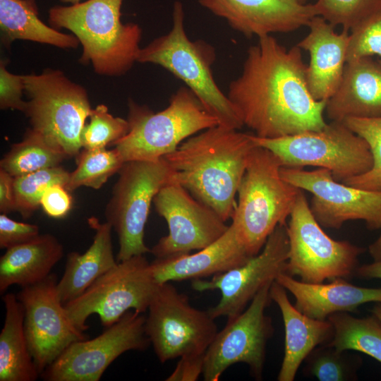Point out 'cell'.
<instances>
[{
	"instance_id": "34",
	"label": "cell",
	"mask_w": 381,
	"mask_h": 381,
	"mask_svg": "<svg viewBox=\"0 0 381 381\" xmlns=\"http://www.w3.org/2000/svg\"><path fill=\"white\" fill-rule=\"evenodd\" d=\"M343 121L368 143L373 157V166L367 172L342 183L364 190H381V117H349Z\"/></svg>"
},
{
	"instance_id": "41",
	"label": "cell",
	"mask_w": 381,
	"mask_h": 381,
	"mask_svg": "<svg viewBox=\"0 0 381 381\" xmlns=\"http://www.w3.org/2000/svg\"><path fill=\"white\" fill-rule=\"evenodd\" d=\"M205 354L186 356L179 358V361L174 370L167 377L166 380H197L203 373Z\"/></svg>"
},
{
	"instance_id": "5",
	"label": "cell",
	"mask_w": 381,
	"mask_h": 381,
	"mask_svg": "<svg viewBox=\"0 0 381 381\" xmlns=\"http://www.w3.org/2000/svg\"><path fill=\"white\" fill-rule=\"evenodd\" d=\"M183 4L176 1L172 11V27L140 49L137 62L159 65L181 80L215 116L219 125L241 129L243 123L226 95L217 85L212 71L214 49L202 41L190 40L185 30Z\"/></svg>"
},
{
	"instance_id": "15",
	"label": "cell",
	"mask_w": 381,
	"mask_h": 381,
	"mask_svg": "<svg viewBox=\"0 0 381 381\" xmlns=\"http://www.w3.org/2000/svg\"><path fill=\"white\" fill-rule=\"evenodd\" d=\"M282 177L313 195L310 209L325 228L339 229L351 220H363L371 230L381 226V190L358 188L337 181L327 169L308 171L282 167Z\"/></svg>"
},
{
	"instance_id": "31",
	"label": "cell",
	"mask_w": 381,
	"mask_h": 381,
	"mask_svg": "<svg viewBox=\"0 0 381 381\" xmlns=\"http://www.w3.org/2000/svg\"><path fill=\"white\" fill-rule=\"evenodd\" d=\"M76 160L77 167L70 173L66 186L70 192L81 186L99 189L124 164L116 148L111 150L83 149L77 155Z\"/></svg>"
},
{
	"instance_id": "35",
	"label": "cell",
	"mask_w": 381,
	"mask_h": 381,
	"mask_svg": "<svg viewBox=\"0 0 381 381\" xmlns=\"http://www.w3.org/2000/svg\"><path fill=\"white\" fill-rule=\"evenodd\" d=\"M90 121L85 124L81 133L83 149L94 150L106 148L123 137L129 131L127 119L111 114L104 104H99L92 109Z\"/></svg>"
},
{
	"instance_id": "7",
	"label": "cell",
	"mask_w": 381,
	"mask_h": 381,
	"mask_svg": "<svg viewBox=\"0 0 381 381\" xmlns=\"http://www.w3.org/2000/svg\"><path fill=\"white\" fill-rule=\"evenodd\" d=\"M28 97L23 113L31 128L66 157H77L83 148L81 133L92 108L88 95L59 70L24 75Z\"/></svg>"
},
{
	"instance_id": "45",
	"label": "cell",
	"mask_w": 381,
	"mask_h": 381,
	"mask_svg": "<svg viewBox=\"0 0 381 381\" xmlns=\"http://www.w3.org/2000/svg\"><path fill=\"white\" fill-rule=\"evenodd\" d=\"M370 312L381 324V303H377V304L373 307Z\"/></svg>"
},
{
	"instance_id": "6",
	"label": "cell",
	"mask_w": 381,
	"mask_h": 381,
	"mask_svg": "<svg viewBox=\"0 0 381 381\" xmlns=\"http://www.w3.org/2000/svg\"><path fill=\"white\" fill-rule=\"evenodd\" d=\"M128 133L114 143L124 162L157 161L173 152L187 138L219 125L187 87L172 95L169 106L154 113L147 107L128 101Z\"/></svg>"
},
{
	"instance_id": "39",
	"label": "cell",
	"mask_w": 381,
	"mask_h": 381,
	"mask_svg": "<svg viewBox=\"0 0 381 381\" xmlns=\"http://www.w3.org/2000/svg\"><path fill=\"white\" fill-rule=\"evenodd\" d=\"M40 235L36 224L17 222L0 214V248L8 249L28 242Z\"/></svg>"
},
{
	"instance_id": "25",
	"label": "cell",
	"mask_w": 381,
	"mask_h": 381,
	"mask_svg": "<svg viewBox=\"0 0 381 381\" xmlns=\"http://www.w3.org/2000/svg\"><path fill=\"white\" fill-rule=\"evenodd\" d=\"M95 231L93 241L83 253L71 252L67 255L64 274L56 289L65 304L80 296L98 278L117 263L113 252L111 226L95 217L87 219Z\"/></svg>"
},
{
	"instance_id": "21",
	"label": "cell",
	"mask_w": 381,
	"mask_h": 381,
	"mask_svg": "<svg viewBox=\"0 0 381 381\" xmlns=\"http://www.w3.org/2000/svg\"><path fill=\"white\" fill-rule=\"evenodd\" d=\"M251 257L231 224L219 239L198 252L155 258L150 266L156 281L161 284L221 274L243 265Z\"/></svg>"
},
{
	"instance_id": "2",
	"label": "cell",
	"mask_w": 381,
	"mask_h": 381,
	"mask_svg": "<svg viewBox=\"0 0 381 381\" xmlns=\"http://www.w3.org/2000/svg\"><path fill=\"white\" fill-rule=\"evenodd\" d=\"M252 135L217 125L187 138L163 157L173 171V181L226 222L257 145Z\"/></svg>"
},
{
	"instance_id": "40",
	"label": "cell",
	"mask_w": 381,
	"mask_h": 381,
	"mask_svg": "<svg viewBox=\"0 0 381 381\" xmlns=\"http://www.w3.org/2000/svg\"><path fill=\"white\" fill-rule=\"evenodd\" d=\"M69 190L61 184H54L44 193L40 205L44 212L53 218H62L71 210L72 197Z\"/></svg>"
},
{
	"instance_id": "16",
	"label": "cell",
	"mask_w": 381,
	"mask_h": 381,
	"mask_svg": "<svg viewBox=\"0 0 381 381\" xmlns=\"http://www.w3.org/2000/svg\"><path fill=\"white\" fill-rule=\"evenodd\" d=\"M289 251L286 224H279L258 255L242 265L212 276L210 280L193 279L192 287L198 291L219 290L221 298L208 309L209 313L214 319L234 318L248 306L265 285L285 273Z\"/></svg>"
},
{
	"instance_id": "42",
	"label": "cell",
	"mask_w": 381,
	"mask_h": 381,
	"mask_svg": "<svg viewBox=\"0 0 381 381\" xmlns=\"http://www.w3.org/2000/svg\"><path fill=\"white\" fill-rule=\"evenodd\" d=\"M13 181V176L0 169L1 213L8 214L16 210Z\"/></svg>"
},
{
	"instance_id": "11",
	"label": "cell",
	"mask_w": 381,
	"mask_h": 381,
	"mask_svg": "<svg viewBox=\"0 0 381 381\" xmlns=\"http://www.w3.org/2000/svg\"><path fill=\"white\" fill-rule=\"evenodd\" d=\"M159 285L145 255H135L119 262L64 306L80 331L89 327L86 321L92 314L107 328L129 310L147 311Z\"/></svg>"
},
{
	"instance_id": "8",
	"label": "cell",
	"mask_w": 381,
	"mask_h": 381,
	"mask_svg": "<svg viewBox=\"0 0 381 381\" xmlns=\"http://www.w3.org/2000/svg\"><path fill=\"white\" fill-rule=\"evenodd\" d=\"M252 138L257 145L272 151L282 167L327 169L340 182L361 175L373 166L368 143L344 121H331L320 130L276 138L254 134Z\"/></svg>"
},
{
	"instance_id": "24",
	"label": "cell",
	"mask_w": 381,
	"mask_h": 381,
	"mask_svg": "<svg viewBox=\"0 0 381 381\" xmlns=\"http://www.w3.org/2000/svg\"><path fill=\"white\" fill-rule=\"evenodd\" d=\"M270 297L281 311L285 332L284 356L277 380L294 381L310 352L332 341L333 326L328 320L314 319L300 312L290 302L286 290L277 281L270 286Z\"/></svg>"
},
{
	"instance_id": "1",
	"label": "cell",
	"mask_w": 381,
	"mask_h": 381,
	"mask_svg": "<svg viewBox=\"0 0 381 381\" xmlns=\"http://www.w3.org/2000/svg\"><path fill=\"white\" fill-rule=\"evenodd\" d=\"M306 68L297 45L287 49L272 35L259 37L226 95L243 126L263 138L323 128L327 101L312 97Z\"/></svg>"
},
{
	"instance_id": "20",
	"label": "cell",
	"mask_w": 381,
	"mask_h": 381,
	"mask_svg": "<svg viewBox=\"0 0 381 381\" xmlns=\"http://www.w3.org/2000/svg\"><path fill=\"white\" fill-rule=\"evenodd\" d=\"M309 32L297 43L310 55L306 80L312 97L327 101L337 91L346 64L349 31L335 32L334 26L320 16H314L307 25Z\"/></svg>"
},
{
	"instance_id": "22",
	"label": "cell",
	"mask_w": 381,
	"mask_h": 381,
	"mask_svg": "<svg viewBox=\"0 0 381 381\" xmlns=\"http://www.w3.org/2000/svg\"><path fill=\"white\" fill-rule=\"evenodd\" d=\"M276 281L294 296V306L300 312L317 320H326L337 313L354 311L366 303H381V288L358 286L343 278L314 284L282 273Z\"/></svg>"
},
{
	"instance_id": "33",
	"label": "cell",
	"mask_w": 381,
	"mask_h": 381,
	"mask_svg": "<svg viewBox=\"0 0 381 381\" xmlns=\"http://www.w3.org/2000/svg\"><path fill=\"white\" fill-rule=\"evenodd\" d=\"M69 175L62 167L57 166L14 177L15 211L24 218L30 217L40 206L45 190L54 184L66 187Z\"/></svg>"
},
{
	"instance_id": "9",
	"label": "cell",
	"mask_w": 381,
	"mask_h": 381,
	"mask_svg": "<svg viewBox=\"0 0 381 381\" xmlns=\"http://www.w3.org/2000/svg\"><path fill=\"white\" fill-rule=\"evenodd\" d=\"M118 173L104 214L118 235L119 262L150 253L144 236L151 203L160 189L173 181V171L162 157L126 162Z\"/></svg>"
},
{
	"instance_id": "12",
	"label": "cell",
	"mask_w": 381,
	"mask_h": 381,
	"mask_svg": "<svg viewBox=\"0 0 381 381\" xmlns=\"http://www.w3.org/2000/svg\"><path fill=\"white\" fill-rule=\"evenodd\" d=\"M147 310L145 333L161 363L205 354L218 332L208 310L193 307L171 282L159 285Z\"/></svg>"
},
{
	"instance_id": "14",
	"label": "cell",
	"mask_w": 381,
	"mask_h": 381,
	"mask_svg": "<svg viewBox=\"0 0 381 381\" xmlns=\"http://www.w3.org/2000/svg\"><path fill=\"white\" fill-rule=\"evenodd\" d=\"M145 316L126 313L97 337L77 341L41 374L46 381H98L110 364L128 351H145L150 344Z\"/></svg>"
},
{
	"instance_id": "19",
	"label": "cell",
	"mask_w": 381,
	"mask_h": 381,
	"mask_svg": "<svg viewBox=\"0 0 381 381\" xmlns=\"http://www.w3.org/2000/svg\"><path fill=\"white\" fill-rule=\"evenodd\" d=\"M198 3L247 37L294 32L307 26L318 16L313 4L284 0H198Z\"/></svg>"
},
{
	"instance_id": "37",
	"label": "cell",
	"mask_w": 381,
	"mask_h": 381,
	"mask_svg": "<svg viewBox=\"0 0 381 381\" xmlns=\"http://www.w3.org/2000/svg\"><path fill=\"white\" fill-rule=\"evenodd\" d=\"M377 55L381 63V11L349 31L346 63Z\"/></svg>"
},
{
	"instance_id": "46",
	"label": "cell",
	"mask_w": 381,
	"mask_h": 381,
	"mask_svg": "<svg viewBox=\"0 0 381 381\" xmlns=\"http://www.w3.org/2000/svg\"><path fill=\"white\" fill-rule=\"evenodd\" d=\"M287 2L296 4H306L308 0H284Z\"/></svg>"
},
{
	"instance_id": "44",
	"label": "cell",
	"mask_w": 381,
	"mask_h": 381,
	"mask_svg": "<svg viewBox=\"0 0 381 381\" xmlns=\"http://www.w3.org/2000/svg\"><path fill=\"white\" fill-rule=\"evenodd\" d=\"M379 237L369 246L368 250L374 261L381 260V226Z\"/></svg>"
},
{
	"instance_id": "13",
	"label": "cell",
	"mask_w": 381,
	"mask_h": 381,
	"mask_svg": "<svg viewBox=\"0 0 381 381\" xmlns=\"http://www.w3.org/2000/svg\"><path fill=\"white\" fill-rule=\"evenodd\" d=\"M272 284L265 285L241 313L228 319L217 332L205 354V381H218L229 367L238 363L247 364L251 376L262 380L267 344L274 332L272 319L265 314L272 301Z\"/></svg>"
},
{
	"instance_id": "43",
	"label": "cell",
	"mask_w": 381,
	"mask_h": 381,
	"mask_svg": "<svg viewBox=\"0 0 381 381\" xmlns=\"http://www.w3.org/2000/svg\"><path fill=\"white\" fill-rule=\"evenodd\" d=\"M355 276L363 279H381V260L358 265Z\"/></svg>"
},
{
	"instance_id": "3",
	"label": "cell",
	"mask_w": 381,
	"mask_h": 381,
	"mask_svg": "<svg viewBox=\"0 0 381 381\" xmlns=\"http://www.w3.org/2000/svg\"><path fill=\"white\" fill-rule=\"evenodd\" d=\"M123 0H87L71 6H55L49 11L54 28L70 30L83 51L80 61L91 64L106 76H120L137 62L142 30L121 20Z\"/></svg>"
},
{
	"instance_id": "26",
	"label": "cell",
	"mask_w": 381,
	"mask_h": 381,
	"mask_svg": "<svg viewBox=\"0 0 381 381\" xmlns=\"http://www.w3.org/2000/svg\"><path fill=\"white\" fill-rule=\"evenodd\" d=\"M63 255L62 244L50 234L6 249L0 258L1 294L12 285L23 288L44 280Z\"/></svg>"
},
{
	"instance_id": "27",
	"label": "cell",
	"mask_w": 381,
	"mask_h": 381,
	"mask_svg": "<svg viewBox=\"0 0 381 381\" xmlns=\"http://www.w3.org/2000/svg\"><path fill=\"white\" fill-rule=\"evenodd\" d=\"M6 316L0 333V381H35L40 373L24 329V309L17 295L2 297Z\"/></svg>"
},
{
	"instance_id": "23",
	"label": "cell",
	"mask_w": 381,
	"mask_h": 381,
	"mask_svg": "<svg viewBox=\"0 0 381 381\" xmlns=\"http://www.w3.org/2000/svg\"><path fill=\"white\" fill-rule=\"evenodd\" d=\"M325 112L329 120L339 121L349 117H381V63L371 57L347 62Z\"/></svg>"
},
{
	"instance_id": "18",
	"label": "cell",
	"mask_w": 381,
	"mask_h": 381,
	"mask_svg": "<svg viewBox=\"0 0 381 381\" xmlns=\"http://www.w3.org/2000/svg\"><path fill=\"white\" fill-rule=\"evenodd\" d=\"M153 203L169 228V234L150 249L156 258L201 250L219 239L229 226L212 209L174 181L160 189Z\"/></svg>"
},
{
	"instance_id": "29",
	"label": "cell",
	"mask_w": 381,
	"mask_h": 381,
	"mask_svg": "<svg viewBox=\"0 0 381 381\" xmlns=\"http://www.w3.org/2000/svg\"><path fill=\"white\" fill-rule=\"evenodd\" d=\"M327 320L334 335L327 344L339 351L362 352L381 363V324L375 317L358 318L344 312L332 314Z\"/></svg>"
},
{
	"instance_id": "47",
	"label": "cell",
	"mask_w": 381,
	"mask_h": 381,
	"mask_svg": "<svg viewBox=\"0 0 381 381\" xmlns=\"http://www.w3.org/2000/svg\"><path fill=\"white\" fill-rule=\"evenodd\" d=\"M63 3H70L71 4H75L80 2V0H60Z\"/></svg>"
},
{
	"instance_id": "4",
	"label": "cell",
	"mask_w": 381,
	"mask_h": 381,
	"mask_svg": "<svg viewBox=\"0 0 381 381\" xmlns=\"http://www.w3.org/2000/svg\"><path fill=\"white\" fill-rule=\"evenodd\" d=\"M282 164L270 150L251 151L238 189L231 224L250 256L258 255L279 224H287L300 189L281 176Z\"/></svg>"
},
{
	"instance_id": "28",
	"label": "cell",
	"mask_w": 381,
	"mask_h": 381,
	"mask_svg": "<svg viewBox=\"0 0 381 381\" xmlns=\"http://www.w3.org/2000/svg\"><path fill=\"white\" fill-rule=\"evenodd\" d=\"M35 0H0L1 40L7 47L16 40H29L61 49H76L80 42L73 35L59 32L38 16Z\"/></svg>"
},
{
	"instance_id": "30",
	"label": "cell",
	"mask_w": 381,
	"mask_h": 381,
	"mask_svg": "<svg viewBox=\"0 0 381 381\" xmlns=\"http://www.w3.org/2000/svg\"><path fill=\"white\" fill-rule=\"evenodd\" d=\"M67 158L39 133L29 128L23 139L13 144L0 162V169L16 177L59 166Z\"/></svg>"
},
{
	"instance_id": "36",
	"label": "cell",
	"mask_w": 381,
	"mask_h": 381,
	"mask_svg": "<svg viewBox=\"0 0 381 381\" xmlns=\"http://www.w3.org/2000/svg\"><path fill=\"white\" fill-rule=\"evenodd\" d=\"M313 4L318 16L349 31L381 11V0H317Z\"/></svg>"
},
{
	"instance_id": "32",
	"label": "cell",
	"mask_w": 381,
	"mask_h": 381,
	"mask_svg": "<svg viewBox=\"0 0 381 381\" xmlns=\"http://www.w3.org/2000/svg\"><path fill=\"white\" fill-rule=\"evenodd\" d=\"M303 363L306 376L320 381H352L357 380L362 359L326 344L313 349Z\"/></svg>"
},
{
	"instance_id": "17",
	"label": "cell",
	"mask_w": 381,
	"mask_h": 381,
	"mask_svg": "<svg viewBox=\"0 0 381 381\" xmlns=\"http://www.w3.org/2000/svg\"><path fill=\"white\" fill-rule=\"evenodd\" d=\"M57 277L21 288L24 329L30 351L41 375L71 344L87 338L69 318L56 289Z\"/></svg>"
},
{
	"instance_id": "10",
	"label": "cell",
	"mask_w": 381,
	"mask_h": 381,
	"mask_svg": "<svg viewBox=\"0 0 381 381\" xmlns=\"http://www.w3.org/2000/svg\"><path fill=\"white\" fill-rule=\"evenodd\" d=\"M286 230L289 243L286 274L314 284L355 276L364 248L330 238L314 217L301 190Z\"/></svg>"
},
{
	"instance_id": "38",
	"label": "cell",
	"mask_w": 381,
	"mask_h": 381,
	"mask_svg": "<svg viewBox=\"0 0 381 381\" xmlns=\"http://www.w3.org/2000/svg\"><path fill=\"white\" fill-rule=\"evenodd\" d=\"M23 75L9 72L4 61L0 64V107L1 109L18 110L23 112L26 101L22 98L24 93Z\"/></svg>"
}]
</instances>
